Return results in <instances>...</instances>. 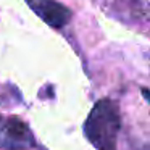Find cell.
Segmentation results:
<instances>
[{"label": "cell", "mask_w": 150, "mask_h": 150, "mask_svg": "<svg viewBox=\"0 0 150 150\" xmlns=\"http://www.w3.org/2000/svg\"><path fill=\"white\" fill-rule=\"evenodd\" d=\"M121 129L118 103L110 98L98 100L86 120V137L98 150H116V139Z\"/></svg>", "instance_id": "6da1fadb"}, {"label": "cell", "mask_w": 150, "mask_h": 150, "mask_svg": "<svg viewBox=\"0 0 150 150\" xmlns=\"http://www.w3.org/2000/svg\"><path fill=\"white\" fill-rule=\"evenodd\" d=\"M36 145L33 132L21 120L0 115V149L29 150Z\"/></svg>", "instance_id": "7a4b0ae2"}, {"label": "cell", "mask_w": 150, "mask_h": 150, "mask_svg": "<svg viewBox=\"0 0 150 150\" xmlns=\"http://www.w3.org/2000/svg\"><path fill=\"white\" fill-rule=\"evenodd\" d=\"M28 5L44 23L53 29L65 28L73 16L68 7L55 0H28Z\"/></svg>", "instance_id": "3957f363"}]
</instances>
